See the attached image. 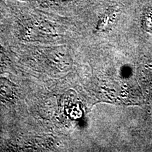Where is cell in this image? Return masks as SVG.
Wrapping results in <instances>:
<instances>
[{"mask_svg":"<svg viewBox=\"0 0 152 152\" xmlns=\"http://www.w3.org/2000/svg\"><path fill=\"white\" fill-rule=\"evenodd\" d=\"M13 94V89L11 86V83L9 81H6L4 79H0V98L4 99H9Z\"/></svg>","mask_w":152,"mask_h":152,"instance_id":"obj_1","label":"cell"}]
</instances>
